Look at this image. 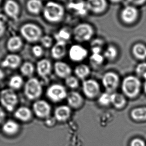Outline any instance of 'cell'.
I'll list each match as a JSON object with an SVG mask.
<instances>
[{"mask_svg": "<svg viewBox=\"0 0 146 146\" xmlns=\"http://www.w3.org/2000/svg\"><path fill=\"white\" fill-rule=\"evenodd\" d=\"M126 103V100L123 95L120 93H112L111 104H112L116 108L121 109L124 106Z\"/></svg>", "mask_w": 146, "mask_h": 146, "instance_id": "cell-26", "label": "cell"}, {"mask_svg": "<svg viewBox=\"0 0 146 146\" xmlns=\"http://www.w3.org/2000/svg\"><path fill=\"white\" fill-rule=\"evenodd\" d=\"M0 100L2 105L10 112L14 110L18 102L17 95L11 89H5L1 92Z\"/></svg>", "mask_w": 146, "mask_h": 146, "instance_id": "cell-8", "label": "cell"}, {"mask_svg": "<svg viewBox=\"0 0 146 146\" xmlns=\"http://www.w3.org/2000/svg\"><path fill=\"white\" fill-rule=\"evenodd\" d=\"M131 146H146L144 141L140 139H135L131 143Z\"/></svg>", "mask_w": 146, "mask_h": 146, "instance_id": "cell-40", "label": "cell"}, {"mask_svg": "<svg viewBox=\"0 0 146 146\" xmlns=\"http://www.w3.org/2000/svg\"><path fill=\"white\" fill-rule=\"evenodd\" d=\"M66 43L57 42L51 49V55L55 59H60L65 55L66 52Z\"/></svg>", "mask_w": 146, "mask_h": 146, "instance_id": "cell-20", "label": "cell"}, {"mask_svg": "<svg viewBox=\"0 0 146 146\" xmlns=\"http://www.w3.org/2000/svg\"><path fill=\"white\" fill-rule=\"evenodd\" d=\"M53 68L55 74L59 78L65 79L71 75V67L65 62H56L54 64Z\"/></svg>", "mask_w": 146, "mask_h": 146, "instance_id": "cell-16", "label": "cell"}, {"mask_svg": "<svg viewBox=\"0 0 146 146\" xmlns=\"http://www.w3.org/2000/svg\"><path fill=\"white\" fill-rule=\"evenodd\" d=\"M40 41L42 45L46 48H49L51 47L52 44V40L50 37L48 36H45L41 38Z\"/></svg>", "mask_w": 146, "mask_h": 146, "instance_id": "cell-38", "label": "cell"}, {"mask_svg": "<svg viewBox=\"0 0 146 146\" xmlns=\"http://www.w3.org/2000/svg\"><path fill=\"white\" fill-rule=\"evenodd\" d=\"M72 111L70 107L67 105H60L54 111V118L56 121L65 122L71 117Z\"/></svg>", "mask_w": 146, "mask_h": 146, "instance_id": "cell-14", "label": "cell"}, {"mask_svg": "<svg viewBox=\"0 0 146 146\" xmlns=\"http://www.w3.org/2000/svg\"><path fill=\"white\" fill-rule=\"evenodd\" d=\"M22 36L30 42H35L41 38L42 30L35 24L28 23L24 25L21 30Z\"/></svg>", "mask_w": 146, "mask_h": 146, "instance_id": "cell-6", "label": "cell"}, {"mask_svg": "<svg viewBox=\"0 0 146 146\" xmlns=\"http://www.w3.org/2000/svg\"><path fill=\"white\" fill-rule=\"evenodd\" d=\"M21 63V58L18 55L12 54L6 57L2 65L4 67H8L11 69H16L19 67Z\"/></svg>", "mask_w": 146, "mask_h": 146, "instance_id": "cell-21", "label": "cell"}, {"mask_svg": "<svg viewBox=\"0 0 146 146\" xmlns=\"http://www.w3.org/2000/svg\"><path fill=\"white\" fill-rule=\"evenodd\" d=\"M94 33L92 27L87 23H82L75 27L73 30L75 39L79 42H84L90 40Z\"/></svg>", "mask_w": 146, "mask_h": 146, "instance_id": "cell-7", "label": "cell"}, {"mask_svg": "<svg viewBox=\"0 0 146 146\" xmlns=\"http://www.w3.org/2000/svg\"><path fill=\"white\" fill-rule=\"evenodd\" d=\"M21 72L26 77L31 78L35 72V67L33 64L30 62H25L21 67Z\"/></svg>", "mask_w": 146, "mask_h": 146, "instance_id": "cell-31", "label": "cell"}, {"mask_svg": "<svg viewBox=\"0 0 146 146\" xmlns=\"http://www.w3.org/2000/svg\"><path fill=\"white\" fill-rule=\"evenodd\" d=\"M131 116L136 120L146 119V108H139L133 110L131 112Z\"/></svg>", "mask_w": 146, "mask_h": 146, "instance_id": "cell-33", "label": "cell"}, {"mask_svg": "<svg viewBox=\"0 0 146 146\" xmlns=\"http://www.w3.org/2000/svg\"><path fill=\"white\" fill-rule=\"evenodd\" d=\"M68 93L64 86L60 84H53L46 91V96L53 103L60 102L66 99Z\"/></svg>", "mask_w": 146, "mask_h": 146, "instance_id": "cell-3", "label": "cell"}, {"mask_svg": "<svg viewBox=\"0 0 146 146\" xmlns=\"http://www.w3.org/2000/svg\"><path fill=\"white\" fill-rule=\"evenodd\" d=\"M19 7L18 4L12 0H9L6 2L5 10L9 16L13 18H17L19 13Z\"/></svg>", "mask_w": 146, "mask_h": 146, "instance_id": "cell-22", "label": "cell"}, {"mask_svg": "<svg viewBox=\"0 0 146 146\" xmlns=\"http://www.w3.org/2000/svg\"><path fill=\"white\" fill-rule=\"evenodd\" d=\"M87 8L95 14H100L106 10L107 6L106 0H87Z\"/></svg>", "mask_w": 146, "mask_h": 146, "instance_id": "cell-17", "label": "cell"}, {"mask_svg": "<svg viewBox=\"0 0 146 146\" xmlns=\"http://www.w3.org/2000/svg\"><path fill=\"white\" fill-rule=\"evenodd\" d=\"M82 88L84 95L88 99H95L101 94L100 84L94 79H89L84 80Z\"/></svg>", "mask_w": 146, "mask_h": 146, "instance_id": "cell-5", "label": "cell"}, {"mask_svg": "<svg viewBox=\"0 0 146 146\" xmlns=\"http://www.w3.org/2000/svg\"><path fill=\"white\" fill-rule=\"evenodd\" d=\"M138 11L133 6H127L122 10L121 18L124 22L130 24L136 20Z\"/></svg>", "mask_w": 146, "mask_h": 146, "instance_id": "cell-18", "label": "cell"}, {"mask_svg": "<svg viewBox=\"0 0 146 146\" xmlns=\"http://www.w3.org/2000/svg\"><path fill=\"white\" fill-rule=\"evenodd\" d=\"M46 124L49 127L53 126V125L55 124V122L56 121L54 117L51 118L50 117H49L48 118L46 119Z\"/></svg>", "mask_w": 146, "mask_h": 146, "instance_id": "cell-41", "label": "cell"}, {"mask_svg": "<svg viewBox=\"0 0 146 146\" xmlns=\"http://www.w3.org/2000/svg\"><path fill=\"white\" fill-rule=\"evenodd\" d=\"M54 38L57 42L67 43L71 38V33L66 28H62L54 35Z\"/></svg>", "mask_w": 146, "mask_h": 146, "instance_id": "cell-27", "label": "cell"}, {"mask_svg": "<svg viewBox=\"0 0 146 146\" xmlns=\"http://www.w3.org/2000/svg\"><path fill=\"white\" fill-rule=\"evenodd\" d=\"M4 27L3 24H2L1 22H0V37L2 36L3 34L4 33Z\"/></svg>", "mask_w": 146, "mask_h": 146, "instance_id": "cell-44", "label": "cell"}, {"mask_svg": "<svg viewBox=\"0 0 146 146\" xmlns=\"http://www.w3.org/2000/svg\"><path fill=\"white\" fill-rule=\"evenodd\" d=\"M88 51L79 45L72 46L69 51V56L71 61L75 62L82 61L87 57Z\"/></svg>", "mask_w": 146, "mask_h": 146, "instance_id": "cell-12", "label": "cell"}, {"mask_svg": "<svg viewBox=\"0 0 146 146\" xmlns=\"http://www.w3.org/2000/svg\"><path fill=\"white\" fill-rule=\"evenodd\" d=\"M133 52L138 59L143 60L146 58V47L143 44H138L135 45L133 49Z\"/></svg>", "mask_w": 146, "mask_h": 146, "instance_id": "cell-28", "label": "cell"}, {"mask_svg": "<svg viewBox=\"0 0 146 146\" xmlns=\"http://www.w3.org/2000/svg\"><path fill=\"white\" fill-rule=\"evenodd\" d=\"M32 52L36 57H40L43 54V49L41 46L39 45L35 46L32 49Z\"/></svg>", "mask_w": 146, "mask_h": 146, "instance_id": "cell-39", "label": "cell"}, {"mask_svg": "<svg viewBox=\"0 0 146 146\" xmlns=\"http://www.w3.org/2000/svg\"><path fill=\"white\" fill-rule=\"evenodd\" d=\"M19 125L14 121L9 120L4 124L3 130L4 132L9 135L16 134L19 130Z\"/></svg>", "mask_w": 146, "mask_h": 146, "instance_id": "cell-25", "label": "cell"}, {"mask_svg": "<svg viewBox=\"0 0 146 146\" xmlns=\"http://www.w3.org/2000/svg\"><path fill=\"white\" fill-rule=\"evenodd\" d=\"M144 88H145V92H146V82H145V83Z\"/></svg>", "mask_w": 146, "mask_h": 146, "instance_id": "cell-47", "label": "cell"}, {"mask_svg": "<svg viewBox=\"0 0 146 146\" xmlns=\"http://www.w3.org/2000/svg\"><path fill=\"white\" fill-rule=\"evenodd\" d=\"M111 2H114V3H118L121 1V0H110Z\"/></svg>", "mask_w": 146, "mask_h": 146, "instance_id": "cell-46", "label": "cell"}, {"mask_svg": "<svg viewBox=\"0 0 146 146\" xmlns=\"http://www.w3.org/2000/svg\"><path fill=\"white\" fill-rule=\"evenodd\" d=\"M4 76V73L0 69V81H1L2 79H3Z\"/></svg>", "mask_w": 146, "mask_h": 146, "instance_id": "cell-45", "label": "cell"}, {"mask_svg": "<svg viewBox=\"0 0 146 146\" xmlns=\"http://www.w3.org/2000/svg\"><path fill=\"white\" fill-rule=\"evenodd\" d=\"M52 68V67L50 61L44 59L38 62L36 65V71L40 78L46 79L50 75Z\"/></svg>", "mask_w": 146, "mask_h": 146, "instance_id": "cell-15", "label": "cell"}, {"mask_svg": "<svg viewBox=\"0 0 146 146\" xmlns=\"http://www.w3.org/2000/svg\"><path fill=\"white\" fill-rule=\"evenodd\" d=\"M129 2L136 5H140L144 4L146 2V0H128Z\"/></svg>", "mask_w": 146, "mask_h": 146, "instance_id": "cell-42", "label": "cell"}, {"mask_svg": "<svg viewBox=\"0 0 146 146\" xmlns=\"http://www.w3.org/2000/svg\"><path fill=\"white\" fill-rule=\"evenodd\" d=\"M28 11L32 14H38L43 10V5L40 0H29L27 5Z\"/></svg>", "mask_w": 146, "mask_h": 146, "instance_id": "cell-24", "label": "cell"}, {"mask_svg": "<svg viewBox=\"0 0 146 146\" xmlns=\"http://www.w3.org/2000/svg\"><path fill=\"white\" fill-rule=\"evenodd\" d=\"M119 83V78L116 73L108 72L105 73L102 78V84L106 92L114 93Z\"/></svg>", "mask_w": 146, "mask_h": 146, "instance_id": "cell-10", "label": "cell"}, {"mask_svg": "<svg viewBox=\"0 0 146 146\" xmlns=\"http://www.w3.org/2000/svg\"><path fill=\"white\" fill-rule=\"evenodd\" d=\"M137 74L146 79V63H142L138 65L136 68Z\"/></svg>", "mask_w": 146, "mask_h": 146, "instance_id": "cell-37", "label": "cell"}, {"mask_svg": "<svg viewBox=\"0 0 146 146\" xmlns=\"http://www.w3.org/2000/svg\"><path fill=\"white\" fill-rule=\"evenodd\" d=\"M111 97L112 93L106 91L101 94L98 99L99 104L103 107L108 106L111 104Z\"/></svg>", "mask_w": 146, "mask_h": 146, "instance_id": "cell-30", "label": "cell"}, {"mask_svg": "<svg viewBox=\"0 0 146 146\" xmlns=\"http://www.w3.org/2000/svg\"><path fill=\"white\" fill-rule=\"evenodd\" d=\"M117 55V50L114 46H108L105 51L104 57L109 60H113L116 58Z\"/></svg>", "mask_w": 146, "mask_h": 146, "instance_id": "cell-35", "label": "cell"}, {"mask_svg": "<svg viewBox=\"0 0 146 146\" xmlns=\"http://www.w3.org/2000/svg\"><path fill=\"white\" fill-rule=\"evenodd\" d=\"M43 88L42 83L35 77L28 79L24 86V94L30 101H36L42 96Z\"/></svg>", "mask_w": 146, "mask_h": 146, "instance_id": "cell-2", "label": "cell"}, {"mask_svg": "<svg viewBox=\"0 0 146 146\" xmlns=\"http://www.w3.org/2000/svg\"><path fill=\"white\" fill-rule=\"evenodd\" d=\"M51 107L47 101L38 99L33 105V112L38 118L46 119L50 117Z\"/></svg>", "mask_w": 146, "mask_h": 146, "instance_id": "cell-9", "label": "cell"}, {"mask_svg": "<svg viewBox=\"0 0 146 146\" xmlns=\"http://www.w3.org/2000/svg\"><path fill=\"white\" fill-rule=\"evenodd\" d=\"M68 106L73 109H79L84 104V99L82 96L76 91H72L68 93L67 98Z\"/></svg>", "mask_w": 146, "mask_h": 146, "instance_id": "cell-13", "label": "cell"}, {"mask_svg": "<svg viewBox=\"0 0 146 146\" xmlns=\"http://www.w3.org/2000/svg\"><path fill=\"white\" fill-rule=\"evenodd\" d=\"M33 112L27 107L23 106L18 108L15 113L16 118L24 122H28L32 119Z\"/></svg>", "mask_w": 146, "mask_h": 146, "instance_id": "cell-19", "label": "cell"}, {"mask_svg": "<svg viewBox=\"0 0 146 146\" xmlns=\"http://www.w3.org/2000/svg\"><path fill=\"white\" fill-rule=\"evenodd\" d=\"M22 42L21 38L19 37H13L11 38L8 42V48L9 49L15 51L19 49L22 46Z\"/></svg>", "mask_w": 146, "mask_h": 146, "instance_id": "cell-32", "label": "cell"}, {"mask_svg": "<svg viewBox=\"0 0 146 146\" xmlns=\"http://www.w3.org/2000/svg\"><path fill=\"white\" fill-rule=\"evenodd\" d=\"M24 84V80L19 75H15L10 79L9 86L12 90H19Z\"/></svg>", "mask_w": 146, "mask_h": 146, "instance_id": "cell-29", "label": "cell"}, {"mask_svg": "<svg viewBox=\"0 0 146 146\" xmlns=\"http://www.w3.org/2000/svg\"><path fill=\"white\" fill-rule=\"evenodd\" d=\"M140 86V82L137 78L129 76L123 81L122 89L125 95L128 97L133 98L138 94Z\"/></svg>", "mask_w": 146, "mask_h": 146, "instance_id": "cell-4", "label": "cell"}, {"mask_svg": "<svg viewBox=\"0 0 146 146\" xmlns=\"http://www.w3.org/2000/svg\"><path fill=\"white\" fill-rule=\"evenodd\" d=\"M104 57L101 55V53H92L90 57V61L93 65L96 66H100L103 63Z\"/></svg>", "mask_w": 146, "mask_h": 146, "instance_id": "cell-36", "label": "cell"}, {"mask_svg": "<svg viewBox=\"0 0 146 146\" xmlns=\"http://www.w3.org/2000/svg\"><path fill=\"white\" fill-rule=\"evenodd\" d=\"M67 8L78 16H85L88 12L86 2L83 0H69Z\"/></svg>", "mask_w": 146, "mask_h": 146, "instance_id": "cell-11", "label": "cell"}, {"mask_svg": "<svg viewBox=\"0 0 146 146\" xmlns=\"http://www.w3.org/2000/svg\"><path fill=\"white\" fill-rule=\"evenodd\" d=\"M74 72L78 79L85 80L90 74V69L86 65L80 64L75 67Z\"/></svg>", "mask_w": 146, "mask_h": 146, "instance_id": "cell-23", "label": "cell"}, {"mask_svg": "<svg viewBox=\"0 0 146 146\" xmlns=\"http://www.w3.org/2000/svg\"><path fill=\"white\" fill-rule=\"evenodd\" d=\"M5 117V114L4 111L3 110V109L1 108H0V124L4 121Z\"/></svg>", "mask_w": 146, "mask_h": 146, "instance_id": "cell-43", "label": "cell"}, {"mask_svg": "<svg viewBox=\"0 0 146 146\" xmlns=\"http://www.w3.org/2000/svg\"><path fill=\"white\" fill-rule=\"evenodd\" d=\"M43 14L44 18L48 22L57 23L63 18L64 10L61 5L53 1H49L44 7Z\"/></svg>", "mask_w": 146, "mask_h": 146, "instance_id": "cell-1", "label": "cell"}, {"mask_svg": "<svg viewBox=\"0 0 146 146\" xmlns=\"http://www.w3.org/2000/svg\"><path fill=\"white\" fill-rule=\"evenodd\" d=\"M65 85L70 89H77L79 86V80L77 77L73 76H70L65 79Z\"/></svg>", "mask_w": 146, "mask_h": 146, "instance_id": "cell-34", "label": "cell"}]
</instances>
